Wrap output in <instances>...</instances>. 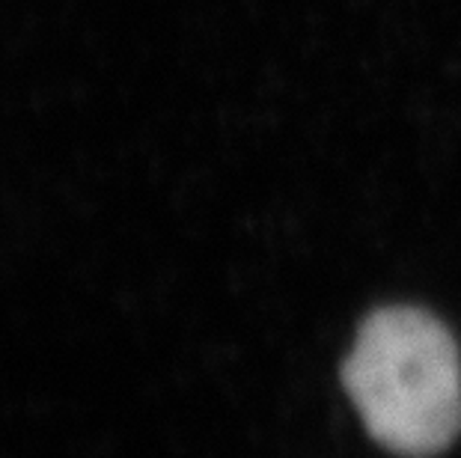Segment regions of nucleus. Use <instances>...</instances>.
Segmentation results:
<instances>
[{
	"instance_id": "obj_1",
	"label": "nucleus",
	"mask_w": 461,
	"mask_h": 458,
	"mask_svg": "<svg viewBox=\"0 0 461 458\" xmlns=\"http://www.w3.org/2000/svg\"><path fill=\"white\" fill-rule=\"evenodd\" d=\"M342 384L363 426L390 453L429 458L461 432V357L429 313H372L342 366Z\"/></svg>"
}]
</instances>
